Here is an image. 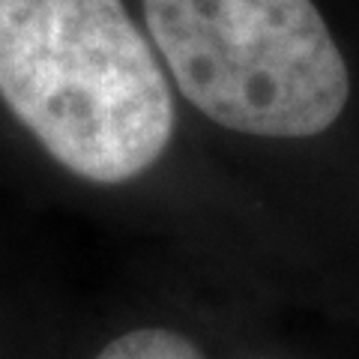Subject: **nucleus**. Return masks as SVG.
Masks as SVG:
<instances>
[{"label": "nucleus", "instance_id": "obj_3", "mask_svg": "<svg viewBox=\"0 0 359 359\" xmlns=\"http://www.w3.org/2000/svg\"><path fill=\"white\" fill-rule=\"evenodd\" d=\"M96 359H204V353L174 330H135L114 339Z\"/></svg>", "mask_w": 359, "mask_h": 359}, {"label": "nucleus", "instance_id": "obj_1", "mask_svg": "<svg viewBox=\"0 0 359 359\" xmlns=\"http://www.w3.org/2000/svg\"><path fill=\"white\" fill-rule=\"evenodd\" d=\"M0 99L102 186L150 171L174 135L171 87L123 0H0Z\"/></svg>", "mask_w": 359, "mask_h": 359}, {"label": "nucleus", "instance_id": "obj_2", "mask_svg": "<svg viewBox=\"0 0 359 359\" xmlns=\"http://www.w3.org/2000/svg\"><path fill=\"white\" fill-rule=\"evenodd\" d=\"M144 21L201 114L261 138H311L351 96V75L311 0H144Z\"/></svg>", "mask_w": 359, "mask_h": 359}]
</instances>
